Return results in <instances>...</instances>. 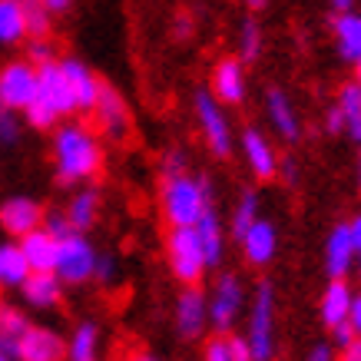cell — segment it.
<instances>
[{
  "label": "cell",
  "mask_w": 361,
  "mask_h": 361,
  "mask_svg": "<svg viewBox=\"0 0 361 361\" xmlns=\"http://www.w3.org/2000/svg\"><path fill=\"white\" fill-rule=\"evenodd\" d=\"M50 153H54V173L60 186H83L106 163L99 136L90 126L73 123V120H66V123L60 120L54 126Z\"/></svg>",
  "instance_id": "obj_1"
},
{
  "label": "cell",
  "mask_w": 361,
  "mask_h": 361,
  "mask_svg": "<svg viewBox=\"0 0 361 361\" xmlns=\"http://www.w3.org/2000/svg\"><path fill=\"white\" fill-rule=\"evenodd\" d=\"M159 206L169 226H196L199 216L212 206V183L189 169H163Z\"/></svg>",
  "instance_id": "obj_2"
},
{
  "label": "cell",
  "mask_w": 361,
  "mask_h": 361,
  "mask_svg": "<svg viewBox=\"0 0 361 361\" xmlns=\"http://www.w3.org/2000/svg\"><path fill=\"white\" fill-rule=\"evenodd\" d=\"M166 262L179 285H199L206 279V252L199 242L196 226H169L166 235Z\"/></svg>",
  "instance_id": "obj_3"
},
{
  "label": "cell",
  "mask_w": 361,
  "mask_h": 361,
  "mask_svg": "<svg viewBox=\"0 0 361 361\" xmlns=\"http://www.w3.org/2000/svg\"><path fill=\"white\" fill-rule=\"evenodd\" d=\"M245 338L252 348V361H272L275 358V285L259 282L249 302L245 318Z\"/></svg>",
  "instance_id": "obj_4"
},
{
  "label": "cell",
  "mask_w": 361,
  "mask_h": 361,
  "mask_svg": "<svg viewBox=\"0 0 361 361\" xmlns=\"http://www.w3.org/2000/svg\"><path fill=\"white\" fill-rule=\"evenodd\" d=\"M192 113H196L199 133L206 140L209 153L216 159H229L232 149H235V140H232V123L226 116V106H222L212 90H196L192 97Z\"/></svg>",
  "instance_id": "obj_5"
},
{
  "label": "cell",
  "mask_w": 361,
  "mask_h": 361,
  "mask_svg": "<svg viewBox=\"0 0 361 361\" xmlns=\"http://www.w3.org/2000/svg\"><path fill=\"white\" fill-rule=\"evenodd\" d=\"M99 252L93 249V242L87 239V232H66L63 239H56V262L54 272L60 275L63 285H87L93 282Z\"/></svg>",
  "instance_id": "obj_6"
},
{
  "label": "cell",
  "mask_w": 361,
  "mask_h": 361,
  "mask_svg": "<svg viewBox=\"0 0 361 361\" xmlns=\"http://www.w3.org/2000/svg\"><path fill=\"white\" fill-rule=\"evenodd\" d=\"M245 285L235 272H222L209 292V325L216 331H232L245 312Z\"/></svg>",
  "instance_id": "obj_7"
},
{
  "label": "cell",
  "mask_w": 361,
  "mask_h": 361,
  "mask_svg": "<svg viewBox=\"0 0 361 361\" xmlns=\"http://www.w3.org/2000/svg\"><path fill=\"white\" fill-rule=\"evenodd\" d=\"M90 116L97 120V130L103 133L110 142H123L133 130L130 103H126V97H123L113 83H106V80L99 83L97 103H93V113H90Z\"/></svg>",
  "instance_id": "obj_8"
},
{
  "label": "cell",
  "mask_w": 361,
  "mask_h": 361,
  "mask_svg": "<svg viewBox=\"0 0 361 361\" xmlns=\"http://www.w3.org/2000/svg\"><path fill=\"white\" fill-rule=\"evenodd\" d=\"M37 97V63L23 60H7L0 66V106L23 113Z\"/></svg>",
  "instance_id": "obj_9"
},
{
  "label": "cell",
  "mask_w": 361,
  "mask_h": 361,
  "mask_svg": "<svg viewBox=\"0 0 361 361\" xmlns=\"http://www.w3.org/2000/svg\"><path fill=\"white\" fill-rule=\"evenodd\" d=\"M176 335L183 341H199L209 325V295L199 285H183V292L176 298L173 308Z\"/></svg>",
  "instance_id": "obj_10"
},
{
  "label": "cell",
  "mask_w": 361,
  "mask_h": 361,
  "mask_svg": "<svg viewBox=\"0 0 361 361\" xmlns=\"http://www.w3.org/2000/svg\"><path fill=\"white\" fill-rule=\"evenodd\" d=\"M239 149H242V159L249 166V173L259 179V183H275L279 179V153H275V146L269 142L259 126H245L239 136Z\"/></svg>",
  "instance_id": "obj_11"
},
{
  "label": "cell",
  "mask_w": 361,
  "mask_h": 361,
  "mask_svg": "<svg viewBox=\"0 0 361 361\" xmlns=\"http://www.w3.org/2000/svg\"><path fill=\"white\" fill-rule=\"evenodd\" d=\"M239 245H242L245 265H252V269H269V265L275 262V255H279V229H275V222L259 216L249 229L242 232Z\"/></svg>",
  "instance_id": "obj_12"
},
{
  "label": "cell",
  "mask_w": 361,
  "mask_h": 361,
  "mask_svg": "<svg viewBox=\"0 0 361 361\" xmlns=\"http://www.w3.org/2000/svg\"><path fill=\"white\" fill-rule=\"evenodd\" d=\"M209 90L216 93L222 106H242L249 97V80H245V63L239 56H222L219 63L212 66V83Z\"/></svg>",
  "instance_id": "obj_13"
},
{
  "label": "cell",
  "mask_w": 361,
  "mask_h": 361,
  "mask_svg": "<svg viewBox=\"0 0 361 361\" xmlns=\"http://www.w3.org/2000/svg\"><path fill=\"white\" fill-rule=\"evenodd\" d=\"M37 97L44 99V103H50L60 113V120L77 113V103H73V93H70V83L63 77L60 60H50V63L37 66Z\"/></svg>",
  "instance_id": "obj_14"
},
{
  "label": "cell",
  "mask_w": 361,
  "mask_h": 361,
  "mask_svg": "<svg viewBox=\"0 0 361 361\" xmlns=\"http://www.w3.org/2000/svg\"><path fill=\"white\" fill-rule=\"evenodd\" d=\"M355 262H358V249H355L348 222H338V226L329 232L325 245H322V265H325L329 279H348Z\"/></svg>",
  "instance_id": "obj_15"
},
{
  "label": "cell",
  "mask_w": 361,
  "mask_h": 361,
  "mask_svg": "<svg viewBox=\"0 0 361 361\" xmlns=\"http://www.w3.org/2000/svg\"><path fill=\"white\" fill-rule=\"evenodd\" d=\"M44 212L47 209L30 196H7L0 202V229L11 239H20L30 229L44 226Z\"/></svg>",
  "instance_id": "obj_16"
},
{
  "label": "cell",
  "mask_w": 361,
  "mask_h": 361,
  "mask_svg": "<svg viewBox=\"0 0 361 361\" xmlns=\"http://www.w3.org/2000/svg\"><path fill=\"white\" fill-rule=\"evenodd\" d=\"M265 120H269V126H272L285 142L302 140V116H298L288 90H282V87L265 90Z\"/></svg>",
  "instance_id": "obj_17"
},
{
  "label": "cell",
  "mask_w": 361,
  "mask_h": 361,
  "mask_svg": "<svg viewBox=\"0 0 361 361\" xmlns=\"http://www.w3.org/2000/svg\"><path fill=\"white\" fill-rule=\"evenodd\" d=\"M66 358V341L47 325H27L17 341V361H60Z\"/></svg>",
  "instance_id": "obj_18"
},
{
  "label": "cell",
  "mask_w": 361,
  "mask_h": 361,
  "mask_svg": "<svg viewBox=\"0 0 361 361\" xmlns=\"http://www.w3.org/2000/svg\"><path fill=\"white\" fill-rule=\"evenodd\" d=\"M60 66H63V77H66V83H70L77 113H93V103H97V93H99V83H103V80H99L80 56H63Z\"/></svg>",
  "instance_id": "obj_19"
},
{
  "label": "cell",
  "mask_w": 361,
  "mask_h": 361,
  "mask_svg": "<svg viewBox=\"0 0 361 361\" xmlns=\"http://www.w3.org/2000/svg\"><path fill=\"white\" fill-rule=\"evenodd\" d=\"M20 295L27 308H37V312H50L63 302V282L56 272H30L20 285Z\"/></svg>",
  "instance_id": "obj_20"
},
{
  "label": "cell",
  "mask_w": 361,
  "mask_h": 361,
  "mask_svg": "<svg viewBox=\"0 0 361 361\" xmlns=\"http://www.w3.org/2000/svg\"><path fill=\"white\" fill-rule=\"evenodd\" d=\"M351 302H355V292H351L348 279H331V282L325 285L322 298H318V318H322V325L331 331L335 325L348 322Z\"/></svg>",
  "instance_id": "obj_21"
},
{
  "label": "cell",
  "mask_w": 361,
  "mask_h": 361,
  "mask_svg": "<svg viewBox=\"0 0 361 361\" xmlns=\"http://www.w3.org/2000/svg\"><path fill=\"white\" fill-rule=\"evenodd\" d=\"M331 40H335V54L341 56V63H358L361 60V13L345 11L335 13L331 20Z\"/></svg>",
  "instance_id": "obj_22"
},
{
  "label": "cell",
  "mask_w": 361,
  "mask_h": 361,
  "mask_svg": "<svg viewBox=\"0 0 361 361\" xmlns=\"http://www.w3.org/2000/svg\"><path fill=\"white\" fill-rule=\"evenodd\" d=\"M20 249H23V259L30 265V272H54V262H56V235L44 226L30 229L27 235H20Z\"/></svg>",
  "instance_id": "obj_23"
},
{
  "label": "cell",
  "mask_w": 361,
  "mask_h": 361,
  "mask_svg": "<svg viewBox=\"0 0 361 361\" xmlns=\"http://www.w3.org/2000/svg\"><path fill=\"white\" fill-rule=\"evenodd\" d=\"M199 242H202V252H206V265L209 269H219L222 259H226V229H222L219 212L209 206L196 222Z\"/></svg>",
  "instance_id": "obj_24"
},
{
  "label": "cell",
  "mask_w": 361,
  "mask_h": 361,
  "mask_svg": "<svg viewBox=\"0 0 361 361\" xmlns=\"http://www.w3.org/2000/svg\"><path fill=\"white\" fill-rule=\"evenodd\" d=\"M99 209H103V196H99V189L93 186H83L77 189L73 196H70V202H66V219H70V226L77 232H87L97 226L99 219Z\"/></svg>",
  "instance_id": "obj_25"
},
{
  "label": "cell",
  "mask_w": 361,
  "mask_h": 361,
  "mask_svg": "<svg viewBox=\"0 0 361 361\" xmlns=\"http://www.w3.org/2000/svg\"><path fill=\"white\" fill-rule=\"evenodd\" d=\"M27 325H30V318L23 315V308L0 302V355L4 361H17V341L27 331Z\"/></svg>",
  "instance_id": "obj_26"
},
{
  "label": "cell",
  "mask_w": 361,
  "mask_h": 361,
  "mask_svg": "<svg viewBox=\"0 0 361 361\" xmlns=\"http://www.w3.org/2000/svg\"><path fill=\"white\" fill-rule=\"evenodd\" d=\"M30 275V265L23 259L20 242H0V288H20Z\"/></svg>",
  "instance_id": "obj_27"
},
{
  "label": "cell",
  "mask_w": 361,
  "mask_h": 361,
  "mask_svg": "<svg viewBox=\"0 0 361 361\" xmlns=\"http://www.w3.org/2000/svg\"><path fill=\"white\" fill-rule=\"evenodd\" d=\"M335 106L341 110V120H345V133H348V140L361 146V87L355 83V80L338 90Z\"/></svg>",
  "instance_id": "obj_28"
},
{
  "label": "cell",
  "mask_w": 361,
  "mask_h": 361,
  "mask_svg": "<svg viewBox=\"0 0 361 361\" xmlns=\"http://www.w3.org/2000/svg\"><path fill=\"white\" fill-rule=\"evenodd\" d=\"M99 355V325L97 322H80L73 335L66 338V358L70 361H93Z\"/></svg>",
  "instance_id": "obj_29"
},
{
  "label": "cell",
  "mask_w": 361,
  "mask_h": 361,
  "mask_svg": "<svg viewBox=\"0 0 361 361\" xmlns=\"http://www.w3.org/2000/svg\"><path fill=\"white\" fill-rule=\"evenodd\" d=\"M27 37L23 0H0V47H17Z\"/></svg>",
  "instance_id": "obj_30"
},
{
  "label": "cell",
  "mask_w": 361,
  "mask_h": 361,
  "mask_svg": "<svg viewBox=\"0 0 361 361\" xmlns=\"http://www.w3.org/2000/svg\"><path fill=\"white\" fill-rule=\"evenodd\" d=\"M262 216V209H259V192L255 189H242L239 202H235V209H232V222H229V235L235 242L242 239V232L249 229L252 222Z\"/></svg>",
  "instance_id": "obj_31"
},
{
  "label": "cell",
  "mask_w": 361,
  "mask_h": 361,
  "mask_svg": "<svg viewBox=\"0 0 361 361\" xmlns=\"http://www.w3.org/2000/svg\"><path fill=\"white\" fill-rule=\"evenodd\" d=\"M262 27L252 20V17H245V20L239 23V37H235V56H239L242 63H255L259 56H262Z\"/></svg>",
  "instance_id": "obj_32"
},
{
  "label": "cell",
  "mask_w": 361,
  "mask_h": 361,
  "mask_svg": "<svg viewBox=\"0 0 361 361\" xmlns=\"http://www.w3.org/2000/svg\"><path fill=\"white\" fill-rule=\"evenodd\" d=\"M23 20H27V40L54 33V13L47 11L40 0H23Z\"/></svg>",
  "instance_id": "obj_33"
},
{
  "label": "cell",
  "mask_w": 361,
  "mask_h": 361,
  "mask_svg": "<svg viewBox=\"0 0 361 361\" xmlns=\"http://www.w3.org/2000/svg\"><path fill=\"white\" fill-rule=\"evenodd\" d=\"M23 116H27V123H30L33 130H40V133H50L56 123H60V113H56L50 103H44L40 97L30 99V106L23 110Z\"/></svg>",
  "instance_id": "obj_34"
},
{
  "label": "cell",
  "mask_w": 361,
  "mask_h": 361,
  "mask_svg": "<svg viewBox=\"0 0 361 361\" xmlns=\"http://www.w3.org/2000/svg\"><path fill=\"white\" fill-rule=\"evenodd\" d=\"M202 358L206 361H235L232 355V331H216L202 341Z\"/></svg>",
  "instance_id": "obj_35"
},
{
  "label": "cell",
  "mask_w": 361,
  "mask_h": 361,
  "mask_svg": "<svg viewBox=\"0 0 361 361\" xmlns=\"http://www.w3.org/2000/svg\"><path fill=\"white\" fill-rule=\"evenodd\" d=\"M23 133V123L17 116V110L11 106H0V146H17Z\"/></svg>",
  "instance_id": "obj_36"
},
{
  "label": "cell",
  "mask_w": 361,
  "mask_h": 361,
  "mask_svg": "<svg viewBox=\"0 0 361 361\" xmlns=\"http://www.w3.org/2000/svg\"><path fill=\"white\" fill-rule=\"evenodd\" d=\"M27 60L37 66L56 60V50H54V44H50V37H30V44H27Z\"/></svg>",
  "instance_id": "obj_37"
},
{
  "label": "cell",
  "mask_w": 361,
  "mask_h": 361,
  "mask_svg": "<svg viewBox=\"0 0 361 361\" xmlns=\"http://www.w3.org/2000/svg\"><path fill=\"white\" fill-rule=\"evenodd\" d=\"M44 229H50L56 239H63L66 232H73V226H70V219H66L63 209H47L44 212Z\"/></svg>",
  "instance_id": "obj_38"
},
{
  "label": "cell",
  "mask_w": 361,
  "mask_h": 361,
  "mask_svg": "<svg viewBox=\"0 0 361 361\" xmlns=\"http://www.w3.org/2000/svg\"><path fill=\"white\" fill-rule=\"evenodd\" d=\"M192 33H196V17L189 11H179L173 17V40H183V44H186V40H192Z\"/></svg>",
  "instance_id": "obj_39"
},
{
  "label": "cell",
  "mask_w": 361,
  "mask_h": 361,
  "mask_svg": "<svg viewBox=\"0 0 361 361\" xmlns=\"http://www.w3.org/2000/svg\"><path fill=\"white\" fill-rule=\"evenodd\" d=\"M113 279H116V259H113V255H99V259H97V272H93V282L110 285Z\"/></svg>",
  "instance_id": "obj_40"
},
{
  "label": "cell",
  "mask_w": 361,
  "mask_h": 361,
  "mask_svg": "<svg viewBox=\"0 0 361 361\" xmlns=\"http://www.w3.org/2000/svg\"><path fill=\"white\" fill-rule=\"evenodd\" d=\"M355 335H358V331H355V325H351V322H341V325H335V329H331V345L341 351L351 338H355Z\"/></svg>",
  "instance_id": "obj_41"
},
{
  "label": "cell",
  "mask_w": 361,
  "mask_h": 361,
  "mask_svg": "<svg viewBox=\"0 0 361 361\" xmlns=\"http://www.w3.org/2000/svg\"><path fill=\"white\" fill-rule=\"evenodd\" d=\"M331 358H338V348L331 341H315L308 348V361H331Z\"/></svg>",
  "instance_id": "obj_42"
},
{
  "label": "cell",
  "mask_w": 361,
  "mask_h": 361,
  "mask_svg": "<svg viewBox=\"0 0 361 361\" xmlns=\"http://www.w3.org/2000/svg\"><path fill=\"white\" fill-rule=\"evenodd\" d=\"M325 133L329 136H341L345 133V120H341L338 106H329V113H325Z\"/></svg>",
  "instance_id": "obj_43"
},
{
  "label": "cell",
  "mask_w": 361,
  "mask_h": 361,
  "mask_svg": "<svg viewBox=\"0 0 361 361\" xmlns=\"http://www.w3.org/2000/svg\"><path fill=\"white\" fill-rule=\"evenodd\" d=\"M279 179H285L288 186H295L298 183V163L295 159H282V163H279Z\"/></svg>",
  "instance_id": "obj_44"
},
{
  "label": "cell",
  "mask_w": 361,
  "mask_h": 361,
  "mask_svg": "<svg viewBox=\"0 0 361 361\" xmlns=\"http://www.w3.org/2000/svg\"><path fill=\"white\" fill-rule=\"evenodd\" d=\"M338 355H341V361H361V335H355Z\"/></svg>",
  "instance_id": "obj_45"
},
{
  "label": "cell",
  "mask_w": 361,
  "mask_h": 361,
  "mask_svg": "<svg viewBox=\"0 0 361 361\" xmlns=\"http://www.w3.org/2000/svg\"><path fill=\"white\" fill-rule=\"evenodd\" d=\"M40 4H44V7L54 13V17H60V13H66L70 7H73V0H40Z\"/></svg>",
  "instance_id": "obj_46"
},
{
  "label": "cell",
  "mask_w": 361,
  "mask_h": 361,
  "mask_svg": "<svg viewBox=\"0 0 361 361\" xmlns=\"http://www.w3.org/2000/svg\"><path fill=\"white\" fill-rule=\"evenodd\" d=\"M348 322L355 325V331L361 335V292L355 295V302H351V315H348Z\"/></svg>",
  "instance_id": "obj_47"
},
{
  "label": "cell",
  "mask_w": 361,
  "mask_h": 361,
  "mask_svg": "<svg viewBox=\"0 0 361 361\" xmlns=\"http://www.w3.org/2000/svg\"><path fill=\"white\" fill-rule=\"evenodd\" d=\"M348 229H351V239H355V249H358V255H361V212L348 222Z\"/></svg>",
  "instance_id": "obj_48"
},
{
  "label": "cell",
  "mask_w": 361,
  "mask_h": 361,
  "mask_svg": "<svg viewBox=\"0 0 361 361\" xmlns=\"http://www.w3.org/2000/svg\"><path fill=\"white\" fill-rule=\"evenodd\" d=\"M355 4H358V0H329V7L335 13H345V11H355Z\"/></svg>",
  "instance_id": "obj_49"
},
{
  "label": "cell",
  "mask_w": 361,
  "mask_h": 361,
  "mask_svg": "<svg viewBox=\"0 0 361 361\" xmlns=\"http://www.w3.org/2000/svg\"><path fill=\"white\" fill-rule=\"evenodd\" d=\"M265 4H269V0H242V7H245V11H265Z\"/></svg>",
  "instance_id": "obj_50"
},
{
  "label": "cell",
  "mask_w": 361,
  "mask_h": 361,
  "mask_svg": "<svg viewBox=\"0 0 361 361\" xmlns=\"http://www.w3.org/2000/svg\"><path fill=\"white\" fill-rule=\"evenodd\" d=\"M355 83H358V87H361V60H358V63H355Z\"/></svg>",
  "instance_id": "obj_51"
},
{
  "label": "cell",
  "mask_w": 361,
  "mask_h": 361,
  "mask_svg": "<svg viewBox=\"0 0 361 361\" xmlns=\"http://www.w3.org/2000/svg\"><path fill=\"white\" fill-rule=\"evenodd\" d=\"M358 189H361V163H358Z\"/></svg>",
  "instance_id": "obj_52"
},
{
  "label": "cell",
  "mask_w": 361,
  "mask_h": 361,
  "mask_svg": "<svg viewBox=\"0 0 361 361\" xmlns=\"http://www.w3.org/2000/svg\"><path fill=\"white\" fill-rule=\"evenodd\" d=\"M355 265H358V275H361V255H358V262H355Z\"/></svg>",
  "instance_id": "obj_53"
}]
</instances>
